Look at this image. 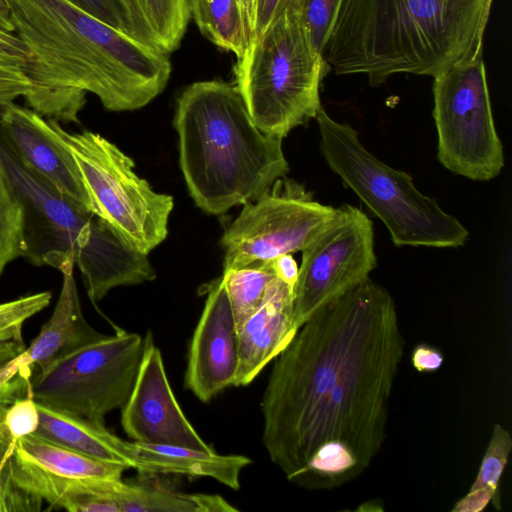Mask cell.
<instances>
[{"mask_svg": "<svg viewBox=\"0 0 512 512\" xmlns=\"http://www.w3.org/2000/svg\"><path fill=\"white\" fill-rule=\"evenodd\" d=\"M394 299L370 278L317 309L275 358L263 398L262 441L301 483L319 452H350L361 472L386 438L404 354Z\"/></svg>", "mask_w": 512, "mask_h": 512, "instance_id": "6da1fadb", "label": "cell"}, {"mask_svg": "<svg viewBox=\"0 0 512 512\" xmlns=\"http://www.w3.org/2000/svg\"><path fill=\"white\" fill-rule=\"evenodd\" d=\"M15 32L29 51L22 67L31 109L57 122H79L86 93L106 110L146 106L166 87L167 54L92 16L69 0H8Z\"/></svg>", "mask_w": 512, "mask_h": 512, "instance_id": "7a4b0ae2", "label": "cell"}, {"mask_svg": "<svg viewBox=\"0 0 512 512\" xmlns=\"http://www.w3.org/2000/svg\"><path fill=\"white\" fill-rule=\"evenodd\" d=\"M488 0H342L322 56L371 86L398 73L434 77L482 53Z\"/></svg>", "mask_w": 512, "mask_h": 512, "instance_id": "3957f363", "label": "cell"}, {"mask_svg": "<svg viewBox=\"0 0 512 512\" xmlns=\"http://www.w3.org/2000/svg\"><path fill=\"white\" fill-rule=\"evenodd\" d=\"M173 124L189 193L208 214L257 200L289 170L282 139L255 125L235 84H190L177 98Z\"/></svg>", "mask_w": 512, "mask_h": 512, "instance_id": "277c9868", "label": "cell"}, {"mask_svg": "<svg viewBox=\"0 0 512 512\" xmlns=\"http://www.w3.org/2000/svg\"><path fill=\"white\" fill-rule=\"evenodd\" d=\"M0 165L25 210L26 258L32 263L53 267L60 259L73 255L93 303L115 287L156 277L148 254L132 248L98 216L25 168L1 136Z\"/></svg>", "mask_w": 512, "mask_h": 512, "instance_id": "5b68a950", "label": "cell"}, {"mask_svg": "<svg viewBox=\"0 0 512 512\" xmlns=\"http://www.w3.org/2000/svg\"><path fill=\"white\" fill-rule=\"evenodd\" d=\"M315 118L328 166L382 221L395 246L457 248L466 243L465 226L421 193L408 173L370 153L353 127L335 121L323 107Z\"/></svg>", "mask_w": 512, "mask_h": 512, "instance_id": "8992f818", "label": "cell"}, {"mask_svg": "<svg viewBox=\"0 0 512 512\" xmlns=\"http://www.w3.org/2000/svg\"><path fill=\"white\" fill-rule=\"evenodd\" d=\"M328 68L289 8L263 33L250 37L233 67L234 84L255 125L283 139L316 117Z\"/></svg>", "mask_w": 512, "mask_h": 512, "instance_id": "52a82bcc", "label": "cell"}, {"mask_svg": "<svg viewBox=\"0 0 512 512\" xmlns=\"http://www.w3.org/2000/svg\"><path fill=\"white\" fill-rule=\"evenodd\" d=\"M48 121L76 161L90 211L139 252L148 254L164 241L172 196L153 191L133 160L100 134Z\"/></svg>", "mask_w": 512, "mask_h": 512, "instance_id": "ba28073f", "label": "cell"}, {"mask_svg": "<svg viewBox=\"0 0 512 512\" xmlns=\"http://www.w3.org/2000/svg\"><path fill=\"white\" fill-rule=\"evenodd\" d=\"M144 338L118 330L30 373L28 393L36 403L105 424L122 408L135 383Z\"/></svg>", "mask_w": 512, "mask_h": 512, "instance_id": "9c48e42d", "label": "cell"}, {"mask_svg": "<svg viewBox=\"0 0 512 512\" xmlns=\"http://www.w3.org/2000/svg\"><path fill=\"white\" fill-rule=\"evenodd\" d=\"M433 78L438 160L454 174L492 180L504 167V152L495 128L482 53Z\"/></svg>", "mask_w": 512, "mask_h": 512, "instance_id": "30bf717a", "label": "cell"}, {"mask_svg": "<svg viewBox=\"0 0 512 512\" xmlns=\"http://www.w3.org/2000/svg\"><path fill=\"white\" fill-rule=\"evenodd\" d=\"M336 214L337 208L315 201L299 183L279 178L268 192L244 204L225 230L223 272L302 251Z\"/></svg>", "mask_w": 512, "mask_h": 512, "instance_id": "8fae6325", "label": "cell"}, {"mask_svg": "<svg viewBox=\"0 0 512 512\" xmlns=\"http://www.w3.org/2000/svg\"><path fill=\"white\" fill-rule=\"evenodd\" d=\"M376 260L371 220L357 207H337L334 220L302 250L293 289L297 328L317 309L368 280Z\"/></svg>", "mask_w": 512, "mask_h": 512, "instance_id": "7c38bea8", "label": "cell"}, {"mask_svg": "<svg viewBox=\"0 0 512 512\" xmlns=\"http://www.w3.org/2000/svg\"><path fill=\"white\" fill-rule=\"evenodd\" d=\"M121 409V425L132 442L212 450L178 404L150 331L144 338L134 386Z\"/></svg>", "mask_w": 512, "mask_h": 512, "instance_id": "4fadbf2b", "label": "cell"}, {"mask_svg": "<svg viewBox=\"0 0 512 512\" xmlns=\"http://www.w3.org/2000/svg\"><path fill=\"white\" fill-rule=\"evenodd\" d=\"M238 336L227 290L220 277L207 288L205 306L194 330L184 384L200 401L209 402L234 386Z\"/></svg>", "mask_w": 512, "mask_h": 512, "instance_id": "5bb4252c", "label": "cell"}, {"mask_svg": "<svg viewBox=\"0 0 512 512\" xmlns=\"http://www.w3.org/2000/svg\"><path fill=\"white\" fill-rule=\"evenodd\" d=\"M0 136L21 164L59 194L90 211L75 159L50 125L31 108H0Z\"/></svg>", "mask_w": 512, "mask_h": 512, "instance_id": "9a60e30c", "label": "cell"}, {"mask_svg": "<svg viewBox=\"0 0 512 512\" xmlns=\"http://www.w3.org/2000/svg\"><path fill=\"white\" fill-rule=\"evenodd\" d=\"M74 266L73 255L59 260L54 266L61 272L63 282L53 313L31 344L0 369V387L17 374L30 377L33 368H43L106 336L90 326L83 316Z\"/></svg>", "mask_w": 512, "mask_h": 512, "instance_id": "2e32d148", "label": "cell"}, {"mask_svg": "<svg viewBox=\"0 0 512 512\" xmlns=\"http://www.w3.org/2000/svg\"><path fill=\"white\" fill-rule=\"evenodd\" d=\"M293 289V284L276 275L261 305L237 329L238 369L234 386L250 384L296 334Z\"/></svg>", "mask_w": 512, "mask_h": 512, "instance_id": "e0dca14e", "label": "cell"}, {"mask_svg": "<svg viewBox=\"0 0 512 512\" xmlns=\"http://www.w3.org/2000/svg\"><path fill=\"white\" fill-rule=\"evenodd\" d=\"M20 490L70 512H121L116 500L121 479H74L48 473L13 453L0 466Z\"/></svg>", "mask_w": 512, "mask_h": 512, "instance_id": "ac0fdd59", "label": "cell"}, {"mask_svg": "<svg viewBox=\"0 0 512 512\" xmlns=\"http://www.w3.org/2000/svg\"><path fill=\"white\" fill-rule=\"evenodd\" d=\"M140 473L209 477L238 490L241 471L252 461L243 455H220L212 450L183 446L132 442Z\"/></svg>", "mask_w": 512, "mask_h": 512, "instance_id": "d6986e66", "label": "cell"}, {"mask_svg": "<svg viewBox=\"0 0 512 512\" xmlns=\"http://www.w3.org/2000/svg\"><path fill=\"white\" fill-rule=\"evenodd\" d=\"M38 436L85 456L134 468L132 441L110 432L105 424L37 403Z\"/></svg>", "mask_w": 512, "mask_h": 512, "instance_id": "ffe728a7", "label": "cell"}, {"mask_svg": "<svg viewBox=\"0 0 512 512\" xmlns=\"http://www.w3.org/2000/svg\"><path fill=\"white\" fill-rule=\"evenodd\" d=\"M192 0H118L133 38L162 53L175 51L192 18Z\"/></svg>", "mask_w": 512, "mask_h": 512, "instance_id": "44dd1931", "label": "cell"}, {"mask_svg": "<svg viewBox=\"0 0 512 512\" xmlns=\"http://www.w3.org/2000/svg\"><path fill=\"white\" fill-rule=\"evenodd\" d=\"M12 453L48 473L66 478L121 479L128 469L85 456L35 433L18 440Z\"/></svg>", "mask_w": 512, "mask_h": 512, "instance_id": "7402d4cb", "label": "cell"}, {"mask_svg": "<svg viewBox=\"0 0 512 512\" xmlns=\"http://www.w3.org/2000/svg\"><path fill=\"white\" fill-rule=\"evenodd\" d=\"M116 500L121 512H235L220 495L189 494L156 485L119 481Z\"/></svg>", "mask_w": 512, "mask_h": 512, "instance_id": "603a6c76", "label": "cell"}, {"mask_svg": "<svg viewBox=\"0 0 512 512\" xmlns=\"http://www.w3.org/2000/svg\"><path fill=\"white\" fill-rule=\"evenodd\" d=\"M191 14L200 32L219 49L239 58L250 33L240 0H192Z\"/></svg>", "mask_w": 512, "mask_h": 512, "instance_id": "cb8c5ba5", "label": "cell"}, {"mask_svg": "<svg viewBox=\"0 0 512 512\" xmlns=\"http://www.w3.org/2000/svg\"><path fill=\"white\" fill-rule=\"evenodd\" d=\"M275 277L273 261L223 272L237 329L261 305Z\"/></svg>", "mask_w": 512, "mask_h": 512, "instance_id": "d4e9b609", "label": "cell"}, {"mask_svg": "<svg viewBox=\"0 0 512 512\" xmlns=\"http://www.w3.org/2000/svg\"><path fill=\"white\" fill-rule=\"evenodd\" d=\"M28 253L23 204L0 165V276L6 267Z\"/></svg>", "mask_w": 512, "mask_h": 512, "instance_id": "484cf974", "label": "cell"}, {"mask_svg": "<svg viewBox=\"0 0 512 512\" xmlns=\"http://www.w3.org/2000/svg\"><path fill=\"white\" fill-rule=\"evenodd\" d=\"M511 449L512 438L510 433L502 425L495 424L477 477L469 489V491H483L490 494L492 502L498 510L497 492Z\"/></svg>", "mask_w": 512, "mask_h": 512, "instance_id": "4316f807", "label": "cell"}, {"mask_svg": "<svg viewBox=\"0 0 512 512\" xmlns=\"http://www.w3.org/2000/svg\"><path fill=\"white\" fill-rule=\"evenodd\" d=\"M342 0H295L292 8L315 49L322 54Z\"/></svg>", "mask_w": 512, "mask_h": 512, "instance_id": "83f0119b", "label": "cell"}, {"mask_svg": "<svg viewBox=\"0 0 512 512\" xmlns=\"http://www.w3.org/2000/svg\"><path fill=\"white\" fill-rule=\"evenodd\" d=\"M51 298L50 292L43 291L0 303V342L23 339L24 322L45 309Z\"/></svg>", "mask_w": 512, "mask_h": 512, "instance_id": "f1b7e54d", "label": "cell"}, {"mask_svg": "<svg viewBox=\"0 0 512 512\" xmlns=\"http://www.w3.org/2000/svg\"><path fill=\"white\" fill-rule=\"evenodd\" d=\"M106 24L133 38L127 16L118 0H69Z\"/></svg>", "mask_w": 512, "mask_h": 512, "instance_id": "f546056e", "label": "cell"}, {"mask_svg": "<svg viewBox=\"0 0 512 512\" xmlns=\"http://www.w3.org/2000/svg\"><path fill=\"white\" fill-rule=\"evenodd\" d=\"M31 88V82L20 66L0 62V108L19 97L25 98Z\"/></svg>", "mask_w": 512, "mask_h": 512, "instance_id": "4dcf8cb0", "label": "cell"}, {"mask_svg": "<svg viewBox=\"0 0 512 512\" xmlns=\"http://www.w3.org/2000/svg\"><path fill=\"white\" fill-rule=\"evenodd\" d=\"M295 0H256L255 25L251 36L263 33Z\"/></svg>", "mask_w": 512, "mask_h": 512, "instance_id": "1f68e13d", "label": "cell"}, {"mask_svg": "<svg viewBox=\"0 0 512 512\" xmlns=\"http://www.w3.org/2000/svg\"><path fill=\"white\" fill-rule=\"evenodd\" d=\"M411 362L419 372H434L442 366L444 357L438 349L422 343L413 349Z\"/></svg>", "mask_w": 512, "mask_h": 512, "instance_id": "d6a6232c", "label": "cell"}, {"mask_svg": "<svg viewBox=\"0 0 512 512\" xmlns=\"http://www.w3.org/2000/svg\"><path fill=\"white\" fill-rule=\"evenodd\" d=\"M21 43L11 32L0 29V62L11 63L19 55Z\"/></svg>", "mask_w": 512, "mask_h": 512, "instance_id": "836d02e7", "label": "cell"}, {"mask_svg": "<svg viewBox=\"0 0 512 512\" xmlns=\"http://www.w3.org/2000/svg\"><path fill=\"white\" fill-rule=\"evenodd\" d=\"M273 267L277 276L295 285L298 266L291 254L282 255L273 260Z\"/></svg>", "mask_w": 512, "mask_h": 512, "instance_id": "e575fe53", "label": "cell"}, {"mask_svg": "<svg viewBox=\"0 0 512 512\" xmlns=\"http://www.w3.org/2000/svg\"><path fill=\"white\" fill-rule=\"evenodd\" d=\"M23 339L0 342V369L25 349Z\"/></svg>", "mask_w": 512, "mask_h": 512, "instance_id": "d590c367", "label": "cell"}, {"mask_svg": "<svg viewBox=\"0 0 512 512\" xmlns=\"http://www.w3.org/2000/svg\"><path fill=\"white\" fill-rule=\"evenodd\" d=\"M246 25L248 27L250 37L254 31L255 25V7L256 0H240Z\"/></svg>", "mask_w": 512, "mask_h": 512, "instance_id": "8d00e7d4", "label": "cell"}, {"mask_svg": "<svg viewBox=\"0 0 512 512\" xmlns=\"http://www.w3.org/2000/svg\"><path fill=\"white\" fill-rule=\"evenodd\" d=\"M0 17L8 24L14 26L11 18V8L8 0H0Z\"/></svg>", "mask_w": 512, "mask_h": 512, "instance_id": "74e56055", "label": "cell"}, {"mask_svg": "<svg viewBox=\"0 0 512 512\" xmlns=\"http://www.w3.org/2000/svg\"><path fill=\"white\" fill-rule=\"evenodd\" d=\"M0 29L7 31V32H11V33L15 32L14 26L5 22L1 17H0Z\"/></svg>", "mask_w": 512, "mask_h": 512, "instance_id": "f35d334b", "label": "cell"}, {"mask_svg": "<svg viewBox=\"0 0 512 512\" xmlns=\"http://www.w3.org/2000/svg\"><path fill=\"white\" fill-rule=\"evenodd\" d=\"M488 3H489V4L491 5V3H492V0H488Z\"/></svg>", "mask_w": 512, "mask_h": 512, "instance_id": "ab89813d", "label": "cell"}]
</instances>
